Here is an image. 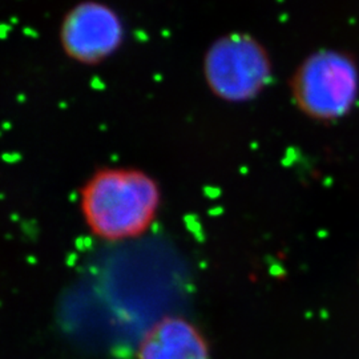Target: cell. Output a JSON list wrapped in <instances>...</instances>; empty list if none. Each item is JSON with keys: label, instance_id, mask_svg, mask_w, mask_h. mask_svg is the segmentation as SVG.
<instances>
[{"label": "cell", "instance_id": "1", "mask_svg": "<svg viewBox=\"0 0 359 359\" xmlns=\"http://www.w3.org/2000/svg\"><path fill=\"white\" fill-rule=\"evenodd\" d=\"M157 182L133 168H104L93 173L80 192L83 217L90 231L107 241L142 234L160 206Z\"/></svg>", "mask_w": 359, "mask_h": 359}, {"label": "cell", "instance_id": "2", "mask_svg": "<svg viewBox=\"0 0 359 359\" xmlns=\"http://www.w3.org/2000/svg\"><path fill=\"white\" fill-rule=\"evenodd\" d=\"M357 90L355 67L337 52L309 57L293 80V93L299 108L321 120L345 115L355 102Z\"/></svg>", "mask_w": 359, "mask_h": 359}, {"label": "cell", "instance_id": "3", "mask_svg": "<svg viewBox=\"0 0 359 359\" xmlns=\"http://www.w3.org/2000/svg\"><path fill=\"white\" fill-rule=\"evenodd\" d=\"M205 76L215 93L225 100H246L269 80V59L253 39L231 35L206 53Z\"/></svg>", "mask_w": 359, "mask_h": 359}, {"label": "cell", "instance_id": "4", "mask_svg": "<svg viewBox=\"0 0 359 359\" xmlns=\"http://www.w3.org/2000/svg\"><path fill=\"white\" fill-rule=\"evenodd\" d=\"M124 36L118 15L97 1H84L65 15L60 41L65 55L81 65H93L108 59Z\"/></svg>", "mask_w": 359, "mask_h": 359}, {"label": "cell", "instance_id": "5", "mask_svg": "<svg viewBox=\"0 0 359 359\" xmlns=\"http://www.w3.org/2000/svg\"><path fill=\"white\" fill-rule=\"evenodd\" d=\"M137 359H209L203 334L180 317H165L142 337Z\"/></svg>", "mask_w": 359, "mask_h": 359}]
</instances>
